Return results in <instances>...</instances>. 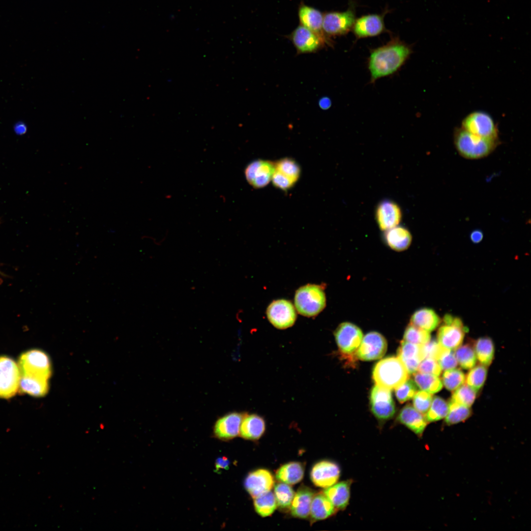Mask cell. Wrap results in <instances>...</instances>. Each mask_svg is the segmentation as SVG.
Returning <instances> with one entry per match:
<instances>
[{"instance_id":"22","label":"cell","mask_w":531,"mask_h":531,"mask_svg":"<svg viewBox=\"0 0 531 531\" xmlns=\"http://www.w3.org/2000/svg\"><path fill=\"white\" fill-rule=\"evenodd\" d=\"M397 421L418 437L422 435L428 423L422 413L409 404L404 407L400 411Z\"/></svg>"},{"instance_id":"13","label":"cell","mask_w":531,"mask_h":531,"mask_svg":"<svg viewBox=\"0 0 531 531\" xmlns=\"http://www.w3.org/2000/svg\"><path fill=\"white\" fill-rule=\"evenodd\" d=\"M266 315L269 322L279 329L292 326L296 318L293 304L285 299L277 300L271 303L267 307Z\"/></svg>"},{"instance_id":"24","label":"cell","mask_w":531,"mask_h":531,"mask_svg":"<svg viewBox=\"0 0 531 531\" xmlns=\"http://www.w3.org/2000/svg\"><path fill=\"white\" fill-rule=\"evenodd\" d=\"M352 480L336 483L326 488L323 493L331 502L336 509L344 510L349 503Z\"/></svg>"},{"instance_id":"35","label":"cell","mask_w":531,"mask_h":531,"mask_svg":"<svg viewBox=\"0 0 531 531\" xmlns=\"http://www.w3.org/2000/svg\"><path fill=\"white\" fill-rule=\"evenodd\" d=\"M471 414L470 407L450 401L445 422L449 425L457 424L467 419Z\"/></svg>"},{"instance_id":"25","label":"cell","mask_w":531,"mask_h":531,"mask_svg":"<svg viewBox=\"0 0 531 531\" xmlns=\"http://www.w3.org/2000/svg\"><path fill=\"white\" fill-rule=\"evenodd\" d=\"M314 495L313 491L309 487H300L295 494L291 504L292 515L300 518H307L309 515Z\"/></svg>"},{"instance_id":"11","label":"cell","mask_w":531,"mask_h":531,"mask_svg":"<svg viewBox=\"0 0 531 531\" xmlns=\"http://www.w3.org/2000/svg\"><path fill=\"white\" fill-rule=\"evenodd\" d=\"M289 38L298 54L315 53L330 43L328 38L323 37L301 25L292 32Z\"/></svg>"},{"instance_id":"1","label":"cell","mask_w":531,"mask_h":531,"mask_svg":"<svg viewBox=\"0 0 531 531\" xmlns=\"http://www.w3.org/2000/svg\"><path fill=\"white\" fill-rule=\"evenodd\" d=\"M412 53V48L397 37L370 51L367 67L370 83L395 74Z\"/></svg>"},{"instance_id":"29","label":"cell","mask_w":531,"mask_h":531,"mask_svg":"<svg viewBox=\"0 0 531 531\" xmlns=\"http://www.w3.org/2000/svg\"><path fill=\"white\" fill-rule=\"evenodd\" d=\"M310 511L313 519L320 520L334 515L337 510L324 493H319L313 498Z\"/></svg>"},{"instance_id":"40","label":"cell","mask_w":531,"mask_h":531,"mask_svg":"<svg viewBox=\"0 0 531 531\" xmlns=\"http://www.w3.org/2000/svg\"><path fill=\"white\" fill-rule=\"evenodd\" d=\"M274 169L295 183L297 181L300 174L299 165L295 160L289 158L282 159L274 163Z\"/></svg>"},{"instance_id":"12","label":"cell","mask_w":531,"mask_h":531,"mask_svg":"<svg viewBox=\"0 0 531 531\" xmlns=\"http://www.w3.org/2000/svg\"><path fill=\"white\" fill-rule=\"evenodd\" d=\"M370 402L372 413L380 420L389 419L395 414V405L389 389L376 384L371 389Z\"/></svg>"},{"instance_id":"10","label":"cell","mask_w":531,"mask_h":531,"mask_svg":"<svg viewBox=\"0 0 531 531\" xmlns=\"http://www.w3.org/2000/svg\"><path fill=\"white\" fill-rule=\"evenodd\" d=\"M20 377L18 365L8 357L0 356V398L8 399L16 394Z\"/></svg>"},{"instance_id":"32","label":"cell","mask_w":531,"mask_h":531,"mask_svg":"<svg viewBox=\"0 0 531 531\" xmlns=\"http://www.w3.org/2000/svg\"><path fill=\"white\" fill-rule=\"evenodd\" d=\"M474 350L476 359L486 366L492 363L494 358L495 349L492 340L488 337L478 338L475 342Z\"/></svg>"},{"instance_id":"39","label":"cell","mask_w":531,"mask_h":531,"mask_svg":"<svg viewBox=\"0 0 531 531\" xmlns=\"http://www.w3.org/2000/svg\"><path fill=\"white\" fill-rule=\"evenodd\" d=\"M487 374V369L486 366L481 364L474 366L471 369L465 377L466 384L477 392L483 386Z\"/></svg>"},{"instance_id":"7","label":"cell","mask_w":531,"mask_h":531,"mask_svg":"<svg viewBox=\"0 0 531 531\" xmlns=\"http://www.w3.org/2000/svg\"><path fill=\"white\" fill-rule=\"evenodd\" d=\"M334 336L342 356L354 361L357 358L356 351L363 338L361 330L352 323L345 322L337 327Z\"/></svg>"},{"instance_id":"51","label":"cell","mask_w":531,"mask_h":531,"mask_svg":"<svg viewBox=\"0 0 531 531\" xmlns=\"http://www.w3.org/2000/svg\"><path fill=\"white\" fill-rule=\"evenodd\" d=\"M230 465L229 460L225 457L218 458L216 461L215 467L217 471L219 469H228Z\"/></svg>"},{"instance_id":"31","label":"cell","mask_w":531,"mask_h":531,"mask_svg":"<svg viewBox=\"0 0 531 531\" xmlns=\"http://www.w3.org/2000/svg\"><path fill=\"white\" fill-rule=\"evenodd\" d=\"M304 475V468L301 463L291 462L281 466L276 472V479L283 483L295 484L300 482Z\"/></svg>"},{"instance_id":"38","label":"cell","mask_w":531,"mask_h":531,"mask_svg":"<svg viewBox=\"0 0 531 531\" xmlns=\"http://www.w3.org/2000/svg\"><path fill=\"white\" fill-rule=\"evenodd\" d=\"M295 496L293 488L285 483H279L274 487V496L277 505L282 509H289Z\"/></svg>"},{"instance_id":"19","label":"cell","mask_w":531,"mask_h":531,"mask_svg":"<svg viewBox=\"0 0 531 531\" xmlns=\"http://www.w3.org/2000/svg\"><path fill=\"white\" fill-rule=\"evenodd\" d=\"M274 484L272 474L265 469H258L250 472L244 482L246 490L253 498L270 491Z\"/></svg>"},{"instance_id":"44","label":"cell","mask_w":531,"mask_h":531,"mask_svg":"<svg viewBox=\"0 0 531 531\" xmlns=\"http://www.w3.org/2000/svg\"><path fill=\"white\" fill-rule=\"evenodd\" d=\"M417 391V386L414 382L407 379L395 388V395L398 401L403 403L413 398Z\"/></svg>"},{"instance_id":"48","label":"cell","mask_w":531,"mask_h":531,"mask_svg":"<svg viewBox=\"0 0 531 531\" xmlns=\"http://www.w3.org/2000/svg\"><path fill=\"white\" fill-rule=\"evenodd\" d=\"M271 180L275 187L283 190H287L291 188L295 183L289 177L275 169Z\"/></svg>"},{"instance_id":"42","label":"cell","mask_w":531,"mask_h":531,"mask_svg":"<svg viewBox=\"0 0 531 531\" xmlns=\"http://www.w3.org/2000/svg\"><path fill=\"white\" fill-rule=\"evenodd\" d=\"M476 391L467 384H462L455 389L451 401L470 407L476 398Z\"/></svg>"},{"instance_id":"52","label":"cell","mask_w":531,"mask_h":531,"mask_svg":"<svg viewBox=\"0 0 531 531\" xmlns=\"http://www.w3.org/2000/svg\"><path fill=\"white\" fill-rule=\"evenodd\" d=\"M319 105L322 109L326 110L331 106L330 99L327 97H323L320 99Z\"/></svg>"},{"instance_id":"4","label":"cell","mask_w":531,"mask_h":531,"mask_svg":"<svg viewBox=\"0 0 531 531\" xmlns=\"http://www.w3.org/2000/svg\"><path fill=\"white\" fill-rule=\"evenodd\" d=\"M295 304L298 312L303 316L313 317L318 315L326 304L323 288L314 284L299 288L295 292Z\"/></svg>"},{"instance_id":"30","label":"cell","mask_w":531,"mask_h":531,"mask_svg":"<svg viewBox=\"0 0 531 531\" xmlns=\"http://www.w3.org/2000/svg\"><path fill=\"white\" fill-rule=\"evenodd\" d=\"M19 388L23 392L32 396L42 397L48 392V380L21 375Z\"/></svg>"},{"instance_id":"18","label":"cell","mask_w":531,"mask_h":531,"mask_svg":"<svg viewBox=\"0 0 531 531\" xmlns=\"http://www.w3.org/2000/svg\"><path fill=\"white\" fill-rule=\"evenodd\" d=\"M402 218V212L399 206L392 201L385 200L381 202L376 210V219L379 228L386 231L399 225Z\"/></svg>"},{"instance_id":"27","label":"cell","mask_w":531,"mask_h":531,"mask_svg":"<svg viewBox=\"0 0 531 531\" xmlns=\"http://www.w3.org/2000/svg\"><path fill=\"white\" fill-rule=\"evenodd\" d=\"M384 236L389 247L397 251L407 249L412 240V236L409 230L398 225L385 231Z\"/></svg>"},{"instance_id":"33","label":"cell","mask_w":531,"mask_h":531,"mask_svg":"<svg viewBox=\"0 0 531 531\" xmlns=\"http://www.w3.org/2000/svg\"><path fill=\"white\" fill-rule=\"evenodd\" d=\"M413 374L414 383L422 390L433 394L440 391L442 388V383L438 376L420 372Z\"/></svg>"},{"instance_id":"9","label":"cell","mask_w":531,"mask_h":531,"mask_svg":"<svg viewBox=\"0 0 531 531\" xmlns=\"http://www.w3.org/2000/svg\"><path fill=\"white\" fill-rule=\"evenodd\" d=\"M355 19L354 7L351 4L344 12H327L323 16V30L327 36L346 34L352 29Z\"/></svg>"},{"instance_id":"3","label":"cell","mask_w":531,"mask_h":531,"mask_svg":"<svg viewBox=\"0 0 531 531\" xmlns=\"http://www.w3.org/2000/svg\"><path fill=\"white\" fill-rule=\"evenodd\" d=\"M409 378V373L402 361L395 356L387 357L379 361L373 371L376 384L382 387L395 389Z\"/></svg>"},{"instance_id":"2","label":"cell","mask_w":531,"mask_h":531,"mask_svg":"<svg viewBox=\"0 0 531 531\" xmlns=\"http://www.w3.org/2000/svg\"><path fill=\"white\" fill-rule=\"evenodd\" d=\"M454 144L460 156L467 159L476 160L492 153L499 145V140L482 138L460 128L455 131Z\"/></svg>"},{"instance_id":"50","label":"cell","mask_w":531,"mask_h":531,"mask_svg":"<svg viewBox=\"0 0 531 531\" xmlns=\"http://www.w3.org/2000/svg\"><path fill=\"white\" fill-rule=\"evenodd\" d=\"M483 234L480 230L472 231L470 235L471 241L474 243H479L483 239Z\"/></svg>"},{"instance_id":"14","label":"cell","mask_w":531,"mask_h":531,"mask_svg":"<svg viewBox=\"0 0 531 531\" xmlns=\"http://www.w3.org/2000/svg\"><path fill=\"white\" fill-rule=\"evenodd\" d=\"M387 349V342L380 333L372 331L362 339L356 351L358 359L363 361L376 360L382 357Z\"/></svg>"},{"instance_id":"28","label":"cell","mask_w":531,"mask_h":531,"mask_svg":"<svg viewBox=\"0 0 531 531\" xmlns=\"http://www.w3.org/2000/svg\"><path fill=\"white\" fill-rule=\"evenodd\" d=\"M441 320L435 311L430 308H420L413 313L410 320L411 324L431 332L440 324Z\"/></svg>"},{"instance_id":"45","label":"cell","mask_w":531,"mask_h":531,"mask_svg":"<svg viewBox=\"0 0 531 531\" xmlns=\"http://www.w3.org/2000/svg\"><path fill=\"white\" fill-rule=\"evenodd\" d=\"M413 398V407L420 413L425 414L431 405L432 394L421 390L417 391Z\"/></svg>"},{"instance_id":"16","label":"cell","mask_w":531,"mask_h":531,"mask_svg":"<svg viewBox=\"0 0 531 531\" xmlns=\"http://www.w3.org/2000/svg\"><path fill=\"white\" fill-rule=\"evenodd\" d=\"M340 475V469L336 463L328 460L316 463L311 472V479L317 486L327 488L337 482Z\"/></svg>"},{"instance_id":"46","label":"cell","mask_w":531,"mask_h":531,"mask_svg":"<svg viewBox=\"0 0 531 531\" xmlns=\"http://www.w3.org/2000/svg\"><path fill=\"white\" fill-rule=\"evenodd\" d=\"M436 360L442 370H447L457 367L458 363L453 350L442 347Z\"/></svg>"},{"instance_id":"53","label":"cell","mask_w":531,"mask_h":531,"mask_svg":"<svg viewBox=\"0 0 531 531\" xmlns=\"http://www.w3.org/2000/svg\"><path fill=\"white\" fill-rule=\"evenodd\" d=\"M14 130L17 134H23L26 132L27 127L24 123L20 122L16 124Z\"/></svg>"},{"instance_id":"26","label":"cell","mask_w":531,"mask_h":531,"mask_svg":"<svg viewBox=\"0 0 531 531\" xmlns=\"http://www.w3.org/2000/svg\"><path fill=\"white\" fill-rule=\"evenodd\" d=\"M265 430V422L261 416L253 414L245 415L241 423L239 433L241 437L251 440L259 439Z\"/></svg>"},{"instance_id":"21","label":"cell","mask_w":531,"mask_h":531,"mask_svg":"<svg viewBox=\"0 0 531 531\" xmlns=\"http://www.w3.org/2000/svg\"><path fill=\"white\" fill-rule=\"evenodd\" d=\"M397 356L404 364L409 374H414L424 359L422 345L403 340L398 349Z\"/></svg>"},{"instance_id":"47","label":"cell","mask_w":531,"mask_h":531,"mask_svg":"<svg viewBox=\"0 0 531 531\" xmlns=\"http://www.w3.org/2000/svg\"><path fill=\"white\" fill-rule=\"evenodd\" d=\"M442 370L440 366L436 359L430 357H426L420 362L417 371L422 373L439 376Z\"/></svg>"},{"instance_id":"36","label":"cell","mask_w":531,"mask_h":531,"mask_svg":"<svg viewBox=\"0 0 531 531\" xmlns=\"http://www.w3.org/2000/svg\"><path fill=\"white\" fill-rule=\"evenodd\" d=\"M455 350L454 354L457 363L462 368L470 369L475 366L477 359L473 347L466 344Z\"/></svg>"},{"instance_id":"23","label":"cell","mask_w":531,"mask_h":531,"mask_svg":"<svg viewBox=\"0 0 531 531\" xmlns=\"http://www.w3.org/2000/svg\"><path fill=\"white\" fill-rule=\"evenodd\" d=\"M323 16L320 11L311 6L302 4L299 7L298 17L300 25L323 37L328 38L323 30Z\"/></svg>"},{"instance_id":"5","label":"cell","mask_w":531,"mask_h":531,"mask_svg":"<svg viewBox=\"0 0 531 531\" xmlns=\"http://www.w3.org/2000/svg\"><path fill=\"white\" fill-rule=\"evenodd\" d=\"M18 366L21 375L48 380L52 374L51 364L48 356L38 350L27 351L21 355Z\"/></svg>"},{"instance_id":"43","label":"cell","mask_w":531,"mask_h":531,"mask_svg":"<svg viewBox=\"0 0 531 531\" xmlns=\"http://www.w3.org/2000/svg\"><path fill=\"white\" fill-rule=\"evenodd\" d=\"M430 339L429 332L411 324L406 327L404 334V340L420 345L426 344Z\"/></svg>"},{"instance_id":"54","label":"cell","mask_w":531,"mask_h":531,"mask_svg":"<svg viewBox=\"0 0 531 531\" xmlns=\"http://www.w3.org/2000/svg\"><path fill=\"white\" fill-rule=\"evenodd\" d=\"M0 222H1V220H0Z\"/></svg>"},{"instance_id":"17","label":"cell","mask_w":531,"mask_h":531,"mask_svg":"<svg viewBox=\"0 0 531 531\" xmlns=\"http://www.w3.org/2000/svg\"><path fill=\"white\" fill-rule=\"evenodd\" d=\"M384 15L373 14L355 19L353 30L357 39L377 36L385 30Z\"/></svg>"},{"instance_id":"15","label":"cell","mask_w":531,"mask_h":531,"mask_svg":"<svg viewBox=\"0 0 531 531\" xmlns=\"http://www.w3.org/2000/svg\"><path fill=\"white\" fill-rule=\"evenodd\" d=\"M274 169L273 162L259 159L248 164L244 174L250 184L255 188H260L267 185L271 180Z\"/></svg>"},{"instance_id":"34","label":"cell","mask_w":531,"mask_h":531,"mask_svg":"<svg viewBox=\"0 0 531 531\" xmlns=\"http://www.w3.org/2000/svg\"><path fill=\"white\" fill-rule=\"evenodd\" d=\"M254 499V504L256 511L262 517L270 515L277 507L275 497L270 491Z\"/></svg>"},{"instance_id":"37","label":"cell","mask_w":531,"mask_h":531,"mask_svg":"<svg viewBox=\"0 0 531 531\" xmlns=\"http://www.w3.org/2000/svg\"><path fill=\"white\" fill-rule=\"evenodd\" d=\"M448 412V404L442 398L436 396L432 399L425 417L428 422L436 421L445 417Z\"/></svg>"},{"instance_id":"8","label":"cell","mask_w":531,"mask_h":531,"mask_svg":"<svg viewBox=\"0 0 531 531\" xmlns=\"http://www.w3.org/2000/svg\"><path fill=\"white\" fill-rule=\"evenodd\" d=\"M463 129L482 138L499 140L497 126L488 113L483 111H474L467 116L463 120Z\"/></svg>"},{"instance_id":"49","label":"cell","mask_w":531,"mask_h":531,"mask_svg":"<svg viewBox=\"0 0 531 531\" xmlns=\"http://www.w3.org/2000/svg\"><path fill=\"white\" fill-rule=\"evenodd\" d=\"M442 348L437 341L430 339L427 343L422 345L424 358L430 357L436 360Z\"/></svg>"},{"instance_id":"41","label":"cell","mask_w":531,"mask_h":531,"mask_svg":"<svg viewBox=\"0 0 531 531\" xmlns=\"http://www.w3.org/2000/svg\"><path fill=\"white\" fill-rule=\"evenodd\" d=\"M442 382L447 390L454 391L465 382V376L461 370L455 368L445 370Z\"/></svg>"},{"instance_id":"6","label":"cell","mask_w":531,"mask_h":531,"mask_svg":"<svg viewBox=\"0 0 531 531\" xmlns=\"http://www.w3.org/2000/svg\"><path fill=\"white\" fill-rule=\"evenodd\" d=\"M437 332V341L442 347L454 350L462 345L468 328L459 318L446 314Z\"/></svg>"},{"instance_id":"20","label":"cell","mask_w":531,"mask_h":531,"mask_svg":"<svg viewBox=\"0 0 531 531\" xmlns=\"http://www.w3.org/2000/svg\"><path fill=\"white\" fill-rule=\"evenodd\" d=\"M245 414L232 413L218 419L214 425L215 436L223 440L232 439L239 433L241 423Z\"/></svg>"}]
</instances>
